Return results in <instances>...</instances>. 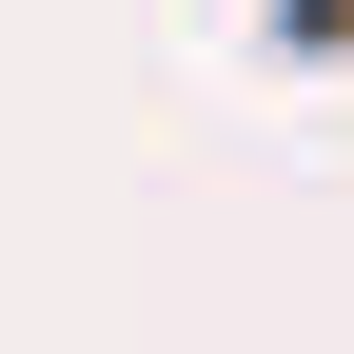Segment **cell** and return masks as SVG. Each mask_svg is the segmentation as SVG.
I'll return each instance as SVG.
<instances>
[{
  "label": "cell",
  "instance_id": "6da1fadb",
  "mask_svg": "<svg viewBox=\"0 0 354 354\" xmlns=\"http://www.w3.org/2000/svg\"><path fill=\"white\" fill-rule=\"evenodd\" d=\"M158 158H354V0H158Z\"/></svg>",
  "mask_w": 354,
  "mask_h": 354
}]
</instances>
